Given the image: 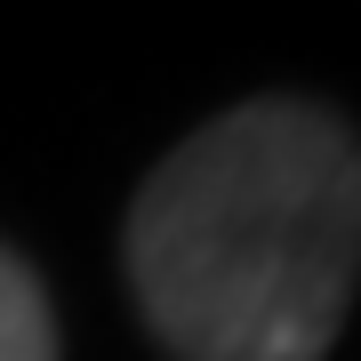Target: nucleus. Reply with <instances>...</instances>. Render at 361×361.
Masks as SVG:
<instances>
[{
	"label": "nucleus",
	"mask_w": 361,
	"mask_h": 361,
	"mask_svg": "<svg viewBox=\"0 0 361 361\" xmlns=\"http://www.w3.org/2000/svg\"><path fill=\"white\" fill-rule=\"evenodd\" d=\"M129 281L177 361H322L361 281V137L313 97L217 113L145 177Z\"/></svg>",
	"instance_id": "obj_1"
},
{
	"label": "nucleus",
	"mask_w": 361,
	"mask_h": 361,
	"mask_svg": "<svg viewBox=\"0 0 361 361\" xmlns=\"http://www.w3.org/2000/svg\"><path fill=\"white\" fill-rule=\"evenodd\" d=\"M0 361H56V313L49 289L16 249H0Z\"/></svg>",
	"instance_id": "obj_2"
}]
</instances>
